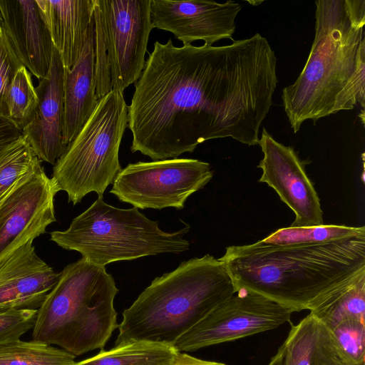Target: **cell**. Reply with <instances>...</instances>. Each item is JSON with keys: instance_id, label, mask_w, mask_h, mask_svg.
I'll return each mask as SVG.
<instances>
[{"instance_id": "1", "label": "cell", "mask_w": 365, "mask_h": 365, "mask_svg": "<svg viewBox=\"0 0 365 365\" xmlns=\"http://www.w3.org/2000/svg\"><path fill=\"white\" fill-rule=\"evenodd\" d=\"M153 46L128 106L132 153L159 160L216 138L258 144L278 83L266 38L180 47L170 38Z\"/></svg>"}, {"instance_id": "2", "label": "cell", "mask_w": 365, "mask_h": 365, "mask_svg": "<svg viewBox=\"0 0 365 365\" xmlns=\"http://www.w3.org/2000/svg\"><path fill=\"white\" fill-rule=\"evenodd\" d=\"M218 259L236 292L256 293L294 312H311L365 274V235L287 246L259 240L227 247Z\"/></svg>"}, {"instance_id": "3", "label": "cell", "mask_w": 365, "mask_h": 365, "mask_svg": "<svg viewBox=\"0 0 365 365\" xmlns=\"http://www.w3.org/2000/svg\"><path fill=\"white\" fill-rule=\"evenodd\" d=\"M315 4L309 55L297 80L282 94L294 133L306 120L365 106V1Z\"/></svg>"}, {"instance_id": "4", "label": "cell", "mask_w": 365, "mask_h": 365, "mask_svg": "<svg viewBox=\"0 0 365 365\" xmlns=\"http://www.w3.org/2000/svg\"><path fill=\"white\" fill-rule=\"evenodd\" d=\"M236 294L218 259L205 255L155 278L123 312L115 345L148 341L173 346L215 308Z\"/></svg>"}, {"instance_id": "5", "label": "cell", "mask_w": 365, "mask_h": 365, "mask_svg": "<svg viewBox=\"0 0 365 365\" xmlns=\"http://www.w3.org/2000/svg\"><path fill=\"white\" fill-rule=\"evenodd\" d=\"M118 292L105 266L83 257L66 265L37 309L32 339L75 357L103 349L118 326L113 305Z\"/></svg>"}, {"instance_id": "6", "label": "cell", "mask_w": 365, "mask_h": 365, "mask_svg": "<svg viewBox=\"0 0 365 365\" xmlns=\"http://www.w3.org/2000/svg\"><path fill=\"white\" fill-rule=\"evenodd\" d=\"M190 230L168 232L157 221L138 208L120 209L98 199L75 217L68 229L51 232V240L67 250L81 254L86 260L105 266L162 253L180 254L189 250L184 238Z\"/></svg>"}, {"instance_id": "7", "label": "cell", "mask_w": 365, "mask_h": 365, "mask_svg": "<svg viewBox=\"0 0 365 365\" xmlns=\"http://www.w3.org/2000/svg\"><path fill=\"white\" fill-rule=\"evenodd\" d=\"M128 112L123 93L112 90L53 165L51 178L73 205L91 192L103 197L122 170L118 153Z\"/></svg>"}, {"instance_id": "8", "label": "cell", "mask_w": 365, "mask_h": 365, "mask_svg": "<svg viewBox=\"0 0 365 365\" xmlns=\"http://www.w3.org/2000/svg\"><path fill=\"white\" fill-rule=\"evenodd\" d=\"M212 178L210 164L197 159L140 161L122 168L110 193L138 209L181 210L187 198Z\"/></svg>"}, {"instance_id": "9", "label": "cell", "mask_w": 365, "mask_h": 365, "mask_svg": "<svg viewBox=\"0 0 365 365\" xmlns=\"http://www.w3.org/2000/svg\"><path fill=\"white\" fill-rule=\"evenodd\" d=\"M215 308L173 345L179 352L235 341L290 322L294 312L263 296L240 289Z\"/></svg>"}, {"instance_id": "10", "label": "cell", "mask_w": 365, "mask_h": 365, "mask_svg": "<svg viewBox=\"0 0 365 365\" xmlns=\"http://www.w3.org/2000/svg\"><path fill=\"white\" fill-rule=\"evenodd\" d=\"M108 51L112 90L123 92L140 78L153 25L151 0H97Z\"/></svg>"}, {"instance_id": "11", "label": "cell", "mask_w": 365, "mask_h": 365, "mask_svg": "<svg viewBox=\"0 0 365 365\" xmlns=\"http://www.w3.org/2000/svg\"><path fill=\"white\" fill-rule=\"evenodd\" d=\"M58 192L41 164L16 182L0 205V263L56 221Z\"/></svg>"}, {"instance_id": "12", "label": "cell", "mask_w": 365, "mask_h": 365, "mask_svg": "<svg viewBox=\"0 0 365 365\" xmlns=\"http://www.w3.org/2000/svg\"><path fill=\"white\" fill-rule=\"evenodd\" d=\"M258 145L264 155L257 165L262 170L258 181L272 187L294 212L290 227L324 225L319 195L305 171L309 161L300 159L292 147L277 141L264 128Z\"/></svg>"}, {"instance_id": "13", "label": "cell", "mask_w": 365, "mask_h": 365, "mask_svg": "<svg viewBox=\"0 0 365 365\" xmlns=\"http://www.w3.org/2000/svg\"><path fill=\"white\" fill-rule=\"evenodd\" d=\"M242 5L234 1L151 0L153 29L172 33L183 44L198 40L212 44L223 38L232 39L235 19Z\"/></svg>"}, {"instance_id": "14", "label": "cell", "mask_w": 365, "mask_h": 365, "mask_svg": "<svg viewBox=\"0 0 365 365\" xmlns=\"http://www.w3.org/2000/svg\"><path fill=\"white\" fill-rule=\"evenodd\" d=\"M36 91L38 104L21 133L36 156L54 165L67 147L63 137V66L55 48L49 69Z\"/></svg>"}, {"instance_id": "15", "label": "cell", "mask_w": 365, "mask_h": 365, "mask_svg": "<svg viewBox=\"0 0 365 365\" xmlns=\"http://www.w3.org/2000/svg\"><path fill=\"white\" fill-rule=\"evenodd\" d=\"M33 242L0 263V310L38 309L58 282L60 272L38 256Z\"/></svg>"}, {"instance_id": "16", "label": "cell", "mask_w": 365, "mask_h": 365, "mask_svg": "<svg viewBox=\"0 0 365 365\" xmlns=\"http://www.w3.org/2000/svg\"><path fill=\"white\" fill-rule=\"evenodd\" d=\"M0 15L21 63L41 80L49 69L54 47L36 0H0Z\"/></svg>"}, {"instance_id": "17", "label": "cell", "mask_w": 365, "mask_h": 365, "mask_svg": "<svg viewBox=\"0 0 365 365\" xmlns=\"http://www.w3.org/2000/svg\"><path fill=\"white\" fill-rule=\"evenodd\" d=\"M63 68L79 58L93 26V0H36Z\"/></svg>"}, {"instance_id": "18", "label": "cell", "mask_w": 365, "mask_h": 365, "mask_svg": "<svg viewBox=\"0 0 365 365\" xmlns=\"http://www.w3.org/2000/svg\"><path fill=\"white\" fill-rule=\"evenodd\" d=\"M93 34L94 21L79 58L72 68H63V137L66 145L88 120L99 101L96 96Z\"/></svg>"}, {"instance_id": "19", "label": "cell", "mask_w": 365, "mask_h": 365, "mask_svg": "<svg viewBox=\"0 0 365 365\" xmlns=\"http://www.w3.org/2000/svg\"><path fill=\"white\" fill-rule=\"evenodd\" d=\"M283 346V365H356L331 330L312 312L292 324Z\"/></svg>"}, {"instance_id": "20", "label": "cell", "mask_w": 365, "mask_h": 365, "mask_svg": "<svg viewBox=\"0 0 365 365\" xmlns=\"http://www.w3.org/2000/svg\"><path fill=\"white\" fill-rule=\"evenodd\" d=\"M179 351L173 346L148 341H130L115 345L71 365H170Z\"/></svg>"}, {"instance_id": "21", "label": "cell", "mask_w": 365, "mask_h": 365, "mask_svg": "<svg viewBox=\"0 0 365 365\" xmlns=\"http://www.w3.org/2000/svg\"><path fill=\"white\" fill-rule=\"evenodd\" d=\"M309 312L330 329L346 320L365 323V274L338 290Z\"/></svg>"}, {"instance_id": "22", "label": "cell", "mask_w": 365, "mask_h": 365, "mask_svg": "<svg viewBox=\"0 0 365 365\" xmlns=\"http://www.w3.org/2000/svg\"><path fill=\"white\" fill-rule=\"evenodd\" d=\"M74 359L61 348L34 339L0 345V365H71Z\"/></svg>"}, {"instance_id": "23", "label": "cell", "mask_w": 365, "mask_h": 365, "mask_svg": "<svg viewBox=\"0 0 365 365\" xmlns=\"http://www.w3.org/2000/svg\"><path fill=\"white\" fill-rule=\"evenodd\" d=\"M365 235V227L322 225L311 227H288L277 230L262 242L279 246L315 245Z\"/></svg>"}, {"instance_id": "24", "label": "cell", "mask_w": 365, "mask_h": 365, "mask_svg": "<svg viewBox=\"0 0 365 365\" xmlns=\"http://www.w3.org/2000/svg\"><path fill=\"white\" fill-rule=\"evenodd\" d=\"M38 101L31 74L22 65L6 91L4 98V117L21 130L35 110Z\"/></svg>"}, {"instance_id": "25", "label": "cell", "mask_w": 365, "mask_h": 365, "mask_svg": "<svg viewBox=\"0 0 365 365\" xmlns=\"http://www.w3.org/2000/svg\"><path fill=\"white\" fill-rule=\"evenodd\" d=\"M41 160L21 135L0 150V196Z\"/></svg>"}, {"instance_id": "26", "label": "cell", "mask_w": 365, "mask_h": 365, "mask_svg": "<svg viewBox=\"0 0 365 365\" xmlns=\"http://www.w3.org/2000/svg\"><path fill=\"white\" fill-rule=\"evenodd\" d=\"M93 2L96 96L100 100L112 91V86L102 15L97 0Z\"/></svg>"}, {"instance_id": "27", "label": "cell", "mask_w": 365, "mask_h": 365, "mask_svg": "<svg viewBox=\"0 0 365 365\" xmlns=\"http://www.w3.org/2000/svg\"><path fill=\"white\" fill-rule=\"evenodd\" d=\"M331 330L348 358L356 365H365V323L346 320Z\"/></svg>"}, {"instance_id": "28", "label": "cell", "mask_w": 365, "mask_h": 365, "mask_svg": "<svg viewBox=\"0 0 365 365\" xmlns=\"http://www.w3.org/2000/svg\"><path fill=\"white\" fill-rule=\"evenodd\" d=\"M37 309L0 310V345L16 341L33 329Z\"/></svg>"}, {"instance_id": "29", "label": "cell", "mask_w": 365, "mask_h": 365, "mask_svg": "<svg viewBox=\"0 0 365 365\" xmlns=\"http://www.w3.org/2000/svg\"><path fill=\"white\" fill-rule=\"evenodd\" d=\"M6 34L0 26V116L4 117V98L11 80L22 66Z\"/></svg>"}, {"instance_id": "30", "label": "cell", "mask_w": 365, "mask_h": 365, "mask_svg": "<svg viewBox=\"0 0 365 365\" xmlns=\"http://www.w3.org/2000/svg\"><path fill=\"white\" fill-rule=\"evenodd\" d=\"M21 135V130L17 126L0 116V150Z\"/></svg>"}, {"instance_id": "31", "label": "cell", "mask_w": 365, "mask_h": 365, "mask_svg": "<svg viewBox=\"0 0 365 365\" xmlns=\"http://www.w3.org/2000/svg\"><path fill=\"white\" fill-rule=\"evenodd\" d=\"M170 365H227L223 363L207 361L194 357L187 354L179 352L174 361Z\"/></svg>"}, {"instance_id": "32", "label": "cell", "mask_w": 365, "mask_h": 365, "mask_svg": "<svg viewBox=\"0 0 365 365\" xmlns=\"http://www.w3.org/2000/svg\"><path fill=\"white\" fill-rule=\"evenodd\" d=\"M283 346L281 345L275 355L271 358L269 362L267 365H283Z\"/></svg>"}, {"instance_id": "33", "label": "cell", "mask_w": 365, "mask_h": 365, "mask_svg": "<svg viewBox=\"0 0 365 365\" xmlns=\"http://www.w3.org/2000/svg\"><path fill=\"white\" fill-rule=\"evenodd\" d=\"M16 183V182H15ZM15 183L11 185L4 193H3L1 196H0V205H1V203L3 202V201L5 200V198L6 197V196L9 195V193L10 192V191L11 190V189L13 188L14 185H15Z\"/></svg>"}, {"instance_id": "34", "label": "cell", "mask_w": 365, "mask_h": 365, "mask_svg": "<svg viewBox=\"0 0 365 365\" xmlns=\"http://www.w3.org/2000/svg\"><path fill=\"white\" fill-rule=\"evenodd\" d=\"M2 25V19L1 17V15H0V26Z\"/></svg>"}]
</instances>
